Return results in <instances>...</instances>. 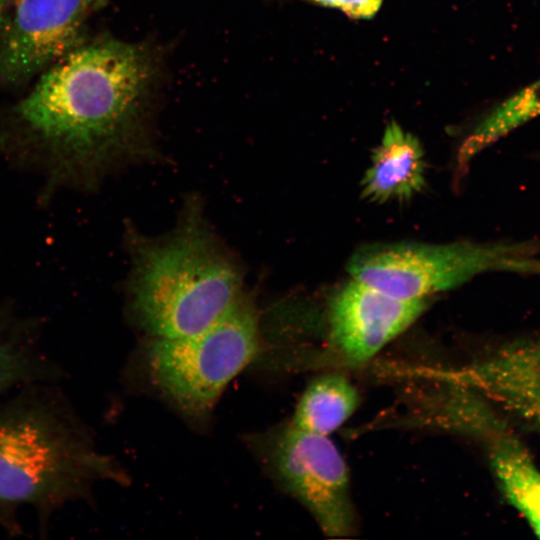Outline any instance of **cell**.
Returning <instances> with one entry per match:
<instances>
[{
  "instance_id": "obj_1",
  "label": "cell",
  "mask_w": 540,
  "mask_h": 540,
  "mask_svg": "<svg viewBox=\"0 0 540 540\" xmlns=\"http://www.w3.org/2000/svg\"><path fill=\"white\" fill-rule=\"evenodd\" d=\"M159 62L144 44L79 43L16 109L30 158L54 185L88 184L145 148Z\"/></svg>"
},
{
  "instance_id": "obj_16",
  "label": "cell",
  "mask_w": 540,
  "mask_h": 540,
  "mask_svg": "<svg viewBox=\"0 0 540 540\" xmlns=\"http://www.w3.org/2000/svg\"><path fill=\"white\" fill-rule=\"evenodd\" d=\"M11 0H0V26L1 21L4 17V12L6 11L7 5L10 3Z\"/></svg>"
},
{
  "instance_id": "obj_15",
  "label": "cell",
  "mask_w": 540,
  "mask_h": 540,
  "mask_svg": "<svg viewBox=\"0 0 540 540\" xmlns=\"http://www.w3.org/2000/svg\"><path fill=\"white\" fill-rule=\"evenodd\" d=\"M310 2L338 9L353 19L373 18L383 3V0H309Z\"/></svg>"
},
{
  "instance_id": "obj_8",
  "label": "cell",
  "mask_w": 540,
  "mask_h": 540,
  "mask_svg": "<svg viewBox=\"0 0 540 540\" xmlns=\"http://www.w3.org/2000/svg\"><path fill=\"white\" fill-rule=\"evenodd\" d=\"M428 300L397 298L352 278L329 303L331 343L344 359L366 361L405 331L428 307Z\"/></svg>"
},
{
  "instance_id": "obj_10",
  "label": "cell",
  "mask_w": 540,
  "mask_h": 540,
  "mask_svg": "<svg viewBox=\"0 0 540 540\" xmlns=\"http://www.w3.org/2000/svg\"><path fill=\"white\" fill-rule=\"evenodd\" d=\"M505 500L540 537V470L508 423L495 413L476 434Z\"/></svg>"
},
{
  "instance_id": "obj_4",
  "label": "cell",
  "mask_w": 540,
  "mask_h": 540,
  "mask_svg": "<svg viewBox=\"0 0 540 540\" xmlns=\"http://www.w3.org/2000/svg\"><path fill=\"white\" fill-rule=\"evenodd\" d=\"M347 269L352 278L391 296L429 299L484 273L540 276V242L374 244L355 252Z\"/></svg>"
},
{
  "instance_id": "obj_5",
  "label": "cell",
  "mask_w": 540,
  "mask_h": 540,
  "mask_svg": "<svg viewBox=\"0 0 540 540\" xmlns=\"http://www.w3.org/2000/svg\"><path fill=\"white\" fill-rule=\"evenodd\" d=\"M259 351L256 308L242 296L201 332L180 338H156L147 350L146 360L155 386L185 415L201 419Z\"/></svg>"
},
{
  "instance_id": "obj_3",
  "label": "cell",
  "mask_w": 540,
  "mask_h": 540,
  "mask_svg": "<svg viewBox=\"0 0 540 540\" xmlns=\"http://www.w3.org/2000/svg\"><path fill=\"white\" fill-rule=\"evenodd\" d=\"M241 288L237 266L192 216L169 237L135 249L131 306L156 338L203 331L243 296Z\"/></svg>"
},
{
  "instance_id": "obj_7",
  "label": "cell",
  "mask_w": 540,
  "mask_h": 540,
  "mask_svg": "<svg viewBox=\"0 0 540 540\" xmlns=\"http://www.w3.org/2000/svg\"><path fill=\"white\" fill-rule=\"evenodd\" d=\"M103 1L15 0L0 29V80L23 82L66 55Z\"/></svg>"
},
{
  "instance_id": "obj_9",
  "label": "cell",
  "mask_w": 540,
  "mask_h": 540,
  "mask_svg": "<svg viewBox=\"0 0 540 540\" xmlns=\"http://www.w3.org/2000/svg\"><path fill=\"white\" fill-rule=\"evenodd\" d=\"M463 388L540 432V337L507 341L456 373Z\"/></svg>"
},
{
  "instance_id": "obj_14",
  "label": "cell",
  "mask_w": 540,
  "mask_h": 540,
  "mask_svg": "<svg viewBox=\"0 0 540 540\" xmlns=\"http://www.w3.org/2000/svg\"><path fill=\"white\" fill-rule=\"evenodd\" d=\"M540 115V78L497 103L473 127L458 151L465 166L485 148Z\"/></svg>"
},
{
  "instance_id": "obj_6",
  "label": "cell",
  "mask_w": 540,
  "mask_h": 540,
  "mask_svg": "<svg viewBox=\"0 0 540 540\" xmlns=\"http://www.w3.org/2000/svg\"><path fill=\"white\" fill-rule=\"evenodd\" d=\"M267 452L273 475L327 536L340 538L353 532L348 468L328 436L290 423L272 436Z\"/></svg>"
},
{
  "instance_id": "obj_12",
  "label": "cell",
  "mask_w": 540,
  "mask_h": 540,
  "mask_svg": "<svg viewBox=\"0 0 540 540\" xmlns=\"http://www.w3.org/2000/svg\"><path fill=\"white\" fill-rule=\"evenodd\" d=\"M40 323L0 309V401L38 382H60L64 369L43 345Z\"/></svg>"
},
{
  "instance_id": "obj_11",
  "label": "cell",
  "mask_w": 540,
  "mask_h": 540,
  "mask_svg": "<svg viewBox=\"0 0 540 540\" xmlns=\"http://www.w3.org/2000/svg\"><path fill=\"white\" fill-rule=\"evenodd\" d=\"M425 180L420 141L391 121L371 156L361 183L362 196L376 203L406 201L424 188Z\"/></svg>"
},
{
  "instance_id": "obj_2",
  "label": "cell",
  "mask_w": 540,
  "mask_h": 540,
  "mask_svg": "<svg viewBox=\"0 0 540 540\" xmlns=\"http://www.w3.org/2000/svg\"><path fill=\"white\" fill-rule=\"evenodd\" d=\"M59 383L30 384L0 401V528L9 535L23 532L22 508L34 512L44 533L56 513L88 500L97 483L125 479Z\"/></svg>"
},
{
  "instance_id": "obj_13",
  "label": "cell",
  "mask_w": 540,
  "mask_h": 540,
  "mask_svg": "<svg viewBox=\"0 0 540 540\" xmlns=\"http://www.w3.org/2000/svg\"><path fill=\"white\" fill-rule=\"evenodd\" d=\"M359 399L356 387L344 375H322L304 391L291 423L304 431L328 436L351 417Z\"/></svg>"
}]
</instances>
